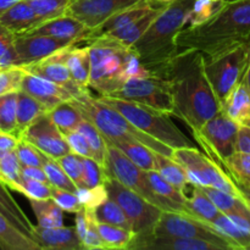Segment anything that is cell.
I'll return each instance as SVG.
<instances>
[{"label": "cell", "instance_id": "1", "mask_svg": "<svg viewBox=\"0 0 250 250\" xmlns=\"http://www.w3.org/2000/svg\"><path fill=\"white\" fill-rule=\"evenodd\" d=\"M166 80L172 98V115L186 122L192 131L199 129L208 120L221 111L205 76L204 58L198 50H180L153 72Z\"/></svg>", "mask_w": 250, "mask_h": 250}, {"label": "cell", "instance_id": "2", "mask_svg": "<svg viewBox=\"0 0 250 250\" xmlns=\"http://www.w3.org/2000/svg\"><path fill=\"white\" fill-rule=\"evenodd\" d=\"M180 50H198L203 58L250 43V0L226 1L209 21L193 27H183L175 37Z\"/></svg>", "mask_w": 250, "mask_h": 250}, {"label": "cell", "instance_id": "3", "mask_svg": "<svg viewBox=\"0 0 250 250\" xmlns=\"http://www.w3.org/2000/svg\"><path fill=\"white\" fill-rule=\"evenodd\" d=\"M194 0H173L165 5L132 50L148 72L153 73L178 53L175 37L183 28Z\"/></svg>", "mask_w": 250, "mask_h": 250}, {"label": "cell", "instance_id": "4", "mask_svg": "<svg viewBox=\"0 0 250 250\" xmlns=\"http://www.w3.org/2000/svg\"><path fill=\"white\" fill-rule=\"evenodd\" d=\"M87 45L90 59L89 87L99 95L110 97L126 81L151 75L129 46L107 39H97Z\"/></svg>", "mask_w": 250, "mask_h": 250}, {"label": "cell", "instance_id": "5", "mask_svg": "<svg viewBox=\"0 0 250 250\" xmlns=\"http://www.w3.org/2000/svg\"><path fill=\"white\" fill-rule=\"evenodd\" d=\"M70 102L80 110L85 120L92 122L97 127L106 143L115 144L119 142L142 143L155 153L168 158L172 156L173 149L142 132L126 117L122 116L117 110L112 109L111 106L100 102L98 98L93 97L88 89L77 97L72 98Z\"/></svg>", "mask_w": 250, "mask_h": 250}, {"label": "cell", "instance_id": "6", "mask_svg": "<svg viewBox=\"0 0 250 250\" xmlns=\"http://www.w3.org/2000/svg\"><path fill=\"white\" fill-rule=\"evenodd\" d=\"M98 99L117 110L133 126L171 149L192 148L193 142L171 121L170 115L141 103L99 95Z\"/></svg>", "mask_w": 250, "mask_h": 250}, {"label": "cell", "instance_id": "7", "mask_svg": "<svg viewBox=\"0 0 250 250\" xmlns=\"http://www.w3.org/2000/svg\"><path fill=\"white\" fill-rule=\"evenodd\" d=\"M171 159L185 168L190 185L212 187L231 194L241 195L237 185L224 167L194 146L173 149Z\"/></svg>", "mask_w": 250, "mask_h": 250}, {"label": "cell", "instance_id": "8", "mask_svg": "<svg viewBox=\"0 0 250 250\" xmlns=\"http://www.w3.org/2000/svg\"><path fill=\"white\" fill-rule=\"evenodd\" d=\"M250 60V43L222 53L214 58H204V71L220 106L225 98L243 78Z\"/></svg>", "mask_w": 250, "mask_h": 250}, {"label": "cell", "instance_id": "9", "mask_svg": "<svg viewBox=\"0 0 250 250\" xmlns=\"http://www.w3.org/2000/svg\"><path fill=\"white\" fill-rule=\"evenodd\" d=\"M103 183L109 198L115 200L128 217L134 236L143 237L153 234L154 227L163 210L105 173Z\"/></svg>", "mask_w": 250, "mask_h": 250}, {"label": "cell", "instance_id": "10", "mask_svg": "<svg viewBox=\"0 0 250 250\" xmlns=\"http://www.w3.org/2000/svg\"><path fill=\"white\" fill-rule=\"evenodd\" d=\"M103 170L105 175L119 181L125 187L133 190L149 203L160 208L163 211H175L166 200L161 199L151 189L148 180V172L132 163L121 150H119L112 144L106 143V159Z\"/></svg>", "mask_w": 250, "mask_h": 250}, {"label": "cell", "instance_id": "11", "mask_svg": "<svg viewBox=\"0 0 250 250\" xmlns=\"http://www.w3.org/2000/svg\"><path fill=\"white\" fill-rule=\"evenodd\" d=\"M238 128L237 122L220 111L199 129L192 132L208 156L221 166L229 156L237 151Z\"/></svg>", "mask_w": 250, "mask_h": 250}, {"label": "cell", "instance_id": "12", "mask_svg": "<svg viewBox=\"0 0 250 250\" xmlns=\"http://www.w3.org/2000/svg\"><path fill=\"white\" fill-rule=\"evenodd\" d=\"M110 97L141 103L161 112L172 115L173 105L170 85L167 81L155 75L131 78Z\"/></svg>", "mask_w": 250, "mask_h": 250}, {"label": "cell", "instance_id": "13", "mask_svg": "<svg viewBox=\"0 0 250 250\" xmlns=\"http://www.w3.org/2000/svg\"><path fill=\"white\" fill-rule=\"evenodd\" d=\"M153 234L207 239V241L219 244L222 250H234L233 247L211 225L200 221L187 214H182V212H161L160 217L154 227Z\"/></svg>", "mask_w": 250, "mask_h": 250}, {"label": "cell", "instance_id": "14", "mask_svg": "<svg viewBox=\"0 0 250 250\" xmlns=\"http://www.w3.org/2000/svg\"><path fill=\"white\" fill-rule=\"evenodd\" d=\"M21 138L33 144L37 149L49 158L58 160L61 156L71 153V149L66 142L65 136L55 126L48 112L39 116L26 131Z\"/></svg>", "mask_w": 250, "mask_h": 250}, {"label": "cell", "instance_id": "15", "mask_svg": "<svg viewBox=\"0 0 250 250\" xmlns=\"http://www.w3.org/2000/svg\"><path fill=\"white\" fill-rule=\"evenodd\" d=\"M139 1L141 0H71L66 15L75 17L88 29H93L116 12Z\"/></svg>", "mask_w": 250, "mask_h": 250}, {"label": "cell", "instance_id": "16", "mask_svg": "<svg viewBox=\"0 0 250 250\" xmlns=\"http://www.w3.org/2000/svg\"><path fill=\"white\" fill-rule=\"evenodd\" d=\"M71 46L72 45L66 46V48L61 49V50L55 51L54 54L37 61V62L22 66V68L26 72L39 76V77L51 81V82L56 83V84L62 85L63 88H66V89L72 93L73 98L77 97L81 93L87 90L88 88H81L80 85L76 84L75 81L71 77L70 70H68L67 65H66V56H67V53Z\"/></svg>", "mask_w": 250, "mask_h": 250}, {"label": "cell", "instance_id": "17", "mask_svg": "<svg viewBox=\"0 0 250 250\" xmlns=\"http://www.w3.org/2000/svg\"><path fill=\"white\" fill-rule=\"evenodd\" d=\"M76 44L75 42L54 38L45 34H15V48L19 56L20 67L37 62L55 51Z\"/></svg>", "mask_w": 250, "mask_h": 250}, {"label": "cell", "instance_id": "18", "mask_svg": "<svg viewBox=\"0 0 250 250\" xmlns=\"http://www.w3.org/2000/svg\"><path fill=\"white\" fill-rule=\"evenodd\" d=\"M132 250H222L219 244L207 239L171 236L136 237L129 246Z\"/></svg>", "mask_w": 250, "mask_h": 250}, {"label": "cell", "instance_id": "19", "mask_svg": "<svg viewBox=\"0 0 250 250\" xmlns=\"http://www.w3.org/2000/svg\"><path fill=\"white\" fill-rule=\"evenodd\" d=\"M21 90L42 103L48 111H50L60 103L68 102L73 98L72 93L63 88L62 85L56 84L51 81L32 75L26 71L22 78Z\"/></svg>", "mask_w": 250, "mask_h": 250}, {"label": "cell", "instance_id": "20", "mask_svg": "<svg viewBox=\"0 0 250 250\" xmlns=\"http://www.w3.org/2000/svg\"><path fill=\"white\" fill-rule=\"evenodd\" d=\"M159 6H164V5H155L153 4L150 0H141L139 2L127 7V9L116 12V14L112 15L111 17L105 20L102 24L95 27V28L89 29L88 33L83 37V39L78 44L90 43V42L100 38V37L109 33V32L115 31V29H119L121 28V27H125L127 26V24L132 23L133 21L141 19L144 15L149 14L151 10L156 9V7Z\"/></svg>", "mask_w": 250, "mask_h": 250}, {"label": "cell", "instance_id": "21", "mask_svg": "<svg viewBox=\"0 0 250 250\" xmlns=\"http://www.w3.org/2000/svg\"><path fill=\"white\" fill-rule=\"evenodd\" d=\"M33 238L41 250H84L75 227L34 226Z\"/></svg>", "mask_w": 250, "mask_h": 250}, {"label": "cell", "instance_id": "22", "mask_svg": "<svg viewBox=\"0 0 250 250\" xmlns=\"http://www.w3.org/2000/svg\"><path fill=\"white\" fill-rule=\"evenodd\" d=\"M88 31L89 29L75 17L70 16V15H62V16L42 22L38 26L26 32H22V33L45 34V36L75 42L76 44H78L82 41L83 37L88 33Z\"/></svg>", "mask_w": 250, "mask_h": 250}, {"label": "cell", "instance_id": "23", "mask_svg": "<svg viewBox=\"0 0 250 250\" xmlns=\"http://www.w3.org/2000/svg\"><path fill=\"white\" fill-rule=\"evenodd\" d=\"M221 111L238 125L250 124V89L244 76L221 103Z\"/></svg>", "mask_w": 250, "mask_h": 250}, {"label": "cell", "instance_id": "24", "mask_svg": "<svg viewBox=\"0 0 250 250\" xmlns=\"http://www.w3.org/2000/svg\"><path fill=\"white\" fill-rule=\"evenodd\" d=\"M41 23L26 0L16 2L0 15V24L11 33L26 32Z\"/></svg>", "mask_w": 250, "mask_h": 250}, {"label": "cell", "instance_id": "25", "mask_svg": "<svg viewBox=\"0 0 250 250\" xmlns=\"http://www.w3.org/2000/svg\"><path fill=\"white\" fill-rule=\"evenodd\" d=\"M165 6V5H164ZM164 6H159L156 9L151 10L149 14L144 15L141 19L136 20L132 23L127 24V26L121 27L119 29H115V31L109 32V33L104 34L100 38L98 39H107V41L116 42V43L122 44L125 46H129L132 48L134 43L138 41L142 37V34L148 29V27L150 26L151 22L155 20V17L158 16L159 12L164 9ZM97 41V39H95Z\"/></svg>", "mask_w": 250, "mask_h": 250}, {"label": "cell", "instance_id": "26", "mask_svg": "<svg viewBox=\"0 0 250 250\" xmlns=\"http://www.w3.org/2000/svg\"><path fill=\"white\" fill-rule=\"evenodd\" d=\"M66 65L76 84L81 88L89 87L90 59L89 46L87 44H75L71 46L66 56Z\"/></svg>", "mask_w": 250, "mask_h": 250}, {"label": "cell", "instance_id": "27", "mask_svg": "<svg viewBox=\"0 0 250 250\" xmlns=\"http://www.w3.org/2000/svg\"><path fill=\"white\" fill-rule=\"evenodd\" d=\"M0 248L4 250H41L37 242L15 226L0 212Z\"/></svg>", "mask_w": 250, "mask_h": 250}, {"label": "cell", "instance_id": "28", "mask_svg": "<svg viewBox=\"0 0 250 250\" xmlns=\"http://www.w3.org/2000/svg\"><path fill=\"white\" fill-rule=\"evenodd\" d=\"M192 194L187 195L185 202L186 214L195 217L207 224H211L220 214L219 209L215 207L209 197L204 193V190L198 186H192Z\"/></svg>", "mask_w": 250, "mask_h": 250}, {"label": "cell", "instance_id": "29", "mask_svg": "<svg viewBox=\"0 0 250 250\" xmlns=\"http://www.w3.org/2000/svg\"><path fill=\"white\" fill-rule=\"evenodd\" d=\"M155 171L170 185L177 188L187 197L192 185L189 183L185 168L171 158L155 153Z\"/></svg>", "mask_w": 250, "mask_h": 250}, {"label": "cell", "instance_id": "30", "mask_svg": "<svg viewBox=\"0 0 250 250\" xmlns=\"http://www.w3.org/2000/svg\"><path fill=\"white\" fill-rule=\"evenodd\" d=\"M48 110L42 103L34 99L33 97L28 95L27 93L20 90L17 93V109H16V119H17V132H19L20 138L22 133L43 114H46Z\"/></svg>", "mask_w": 250, "mask_h": 250}, {"label": "cell", "instance_id": "31", "mask_svg": "<svg viewBox=\"0 0 250 250\" xmlns=\"http://www.w3.org/2000/svg\"><path fill=\"white\" fill-rule=\"evenodd\" d=\"M0 212L4 214L15 226L33 238L34 225L7 192V187L2 182H0Z\"/></svg>", "mask_w": 250, "mask_h": 250}, {"label": "cell", "instance_id": "32", "mask_svg": "<svg viewBox=\"0 0 250 250\" xmlns=\"http://www.w3.org/2000/svg\"><path fill=\"white\" fill-rule=\"evenodd\" d=\"M48 115L63 136L70 133V132L76 131L81 122L84 120L80 110L70 100L58 104L50 111H48Z\"/></svg>", "mask_w": 250, "mask_h": 250}, {"label": "cell", "instance_id": "33", "mask_svg": "<svg viewBox=\"0 0 250 250\" xmlns=\"http://www.w3.org/2000/svg\"><path fill=\"white\" fill-rule=\"evenodd\" d=\"M146 172H148V180L149 183H150V187L155 192V194L159 195L161 199L166 200L176 212L186 214L185 202L187 197L181 190L173 187L172 185L166 182L155 170L146 171Z\"/></svg>", "mask_w": 250, "mask_h": 250}, {"label": "cell", "instance_id": "34", "mask_svg": "<svg viewBox=\"0 0 250 250\" xmlns=\"http://www.w3.org/2000/svg\"><path fill=\"white\" fill-rule=\"evenodd\" d=\"M104 249H129L134 238V232L114 225L97 222Z\"/></svg>", "mask_w": 250, "mask_h": 250}, {"label": "cell", "instance_id": "35", "mask_svg": "<svg viewBox=\"0 0 250 250\" xmlns=\"http://www.w3.org/2000/svg\"><path fill=\"white\" fill-rule=\"evenodd\" d=\"M112 146L121 150L132 163L136 164L142 170H155V151L149 149L144 144L132 143V142H119V143H115Z\"/></svg>", "mask_w": 250, "mask_h": 250}, {"label": "cell", "instance_id": "36", "mask_svg": "<svg viewBox=\"0 0 250 250\" xmlns=\"http://www.w3.org/2000/svg\"><path fill=\"white\" fill-rule=\"evenodd\" d=\"M32 210L41 227H58L63 225L62 210L53 199L29 200Z\"/></svg>", "mask_w": 250, "mask_h": 250}, {"label": "cell", "instance_id": "37", "mask_svg": "<svg viewBox=\"0 0 250 250\" xmlns=\"http://www.w3.org/2000/svg\"><path fill=\"white\" fill-rule=\"evenodd\" d=\"M222 167L234 183L250 186V154L234 151L222 163Z\"/></svg>", "mask_w": 250, "mask_h": 250}, {"label": "cell", "instance_id": "38", "mask_svg": "<svg viewBox=\"0 0 250 250\" xmlns=\"http://www.w3.org/2000/svg\"><path fill=\"white\" fill-rule=\"evenodd\" d=\"M226 0H194L192 9L186 17L185 26L193 27L209 21L224 7Z\"/></svg>", "mask_w": 250, "mask_h": 250}, {"label": "cell", "instance_id": "39", "mask_svg": "<svg viewBox=\"0 0 250 250\" xmlns=\"http://www.w3.org/2000/svg\"><path fill=\"white\" fill-rule=\"evenodd\" d=\"M17 93L0 95V132L10 133L20 139L16 119Z\"/></svg>", "mask_w": 250, "mask_h": 250}, {"label": "cell", "instance_id": "40", "mask_svg": "<svg viewBox=\"0 0 250 250\" xmlns=\"http://www.w3.org/2000/svg\"><path fill=\"white\" fill-rule=\"evenodd\" d=\"M77 131L81 132L84 136V138L87 139L90 150H92V158L102 167H104L105 159H106V142L103 138L97 127L92 122L84 119L81 122L80 126L77 127Z\"/></svg>", "mask_w": 250, "mask_h": 250}, {"label": "cell", "instance_id": "41", "mask_svg": "<svg viewBox=\"0 0 250 250\" xmlns=\"http://www.w3.org/2000/svg\"><path fill=\"white\" fill-rule=\"evenodd\" d=\"M21 181V164L15 150L0 156V182L10 189L19 192Z\"/></svg>", "mask_w": 250, "mask_h": 250}, {"label": "cell", "instance_id": "42", "mask_svg": "<svg viewBox=\"0 0 250 250\" xmlns=\"http://www.w3.org/2000/svg\"><path fill=\"white\" fill-rule=\"evenodd\" d=\"M94 214L99 222H105V224L114 225V226H119L132 231L128 217L125 215L124 210L120 208V205L111 198H107L102 205H99L94 210Z\"/></svg>", "mask_w": 250, "mask_h": 250}, {"label": "cell", "instance_id": "43", "mask_svg": "<svg viewBox=\"0 0 250 250\" xmlns=\"http://www.w3.org/2000/svg\"><path fill=\"white\" fill-rule=\"evenodd\" d=\"M38 17L39 22L66 15L71 0H26Z\"/></svg>", "mask_w": 250, "mask_h": 250}, {"label": "cell", "instance_id": "44", "mask_svg": "<svg viewBox=\"0 0 250 250\" xmlns=\"http://www.w3.org/2000/svg\"><path fill=\"white\" fill-rule=\"evenodd\" d=\"M42 167H43L46 176V180H48V183L51 187L60 188V189H65L72 193L77 192L76 185L70 180V177L66 175L65 171L61 168V166L59 165L58 161L45 155Z\"/></svg>", "mask_w": 250, "mask_h": 250}, {"label": "cell", "instance_id": "45", "mask_svg": "<svg viewBox=\"0 0 250 250\" xmlns=\"http://www.w3.org/2000/svg\"><path fill=\"white\" fill-rule=\"evenodd\" d=\"M20 66L19 56L15 48V34L7 29L0 33V68Z\"/></svg>", "mask_w": 250, "mask_h": 250}, {"label": "cell", "instance_id": "46", "mask_svg": "<svg viewBox=\"0 0 250 250\" xmlns=\"http://www.w3.org/2000/svg\"><path fill=\"white\" fill-rule=\"evenodd\" d=\"M59 165L61 166L66 175L70 177L76 185L77 188H84V183H83V165H82V156L77 155L75 153H68L66 155L61 156L56 160Z\"/></svg>", "mask_w": 250, "mask_h": 250}, {"label": "cell", "instance_id": "47", "mask_svg": "<svg viewBox=\"0 0 250 250\" xmlns=\"http://www.w3.org/2000/svg\"><path fill=\"white\" fill-rule=\"evenodd\" d=\"M15 153H16L21 166H39V167L43 166L45 154L42 153L39 149H37L33 144L27 142L26 139H19Z\"/></svg>", "mask_w": 250, "mask_h": 250}, {"label": "cell", "instance_id": "48", "mask_svg": "<svg viewBox=\"0 0 250 250\" xmlns=\"http://www.w3.org/2000/svg\"><path fill=\"white\" fill-rule=\"evenodd\" d=\"M76 194H77L82 207L87 210H93V211L109 198L104 183L92 188H77Z\"/></svg>", "mask_w": 250, "mask_h": 250}, {"label": "cell", "instance_id": "49", "mask_svg": "<svg viewBox=\"0 0 250 250\" xmlns=\"http://www.w3.org/2000/svg\"><path fill=\"white\" fill-rule=\"evenodd\" d=\"M19 193L23 194L28 200L51 199V186L41 181L22 177Z\"/></svg>", "mask_w": 250, "mask_h": 250}, {"label": "cell", "instance_id": "50", "mask_svg": "<svg viewBox=\"0 0 250 250\" xmlns=\"http://www.w3.org/2000/svg\"><path fill=\"white\" fill-rule=\"evenodd\" d=\"M23 75L24 70L20 66L0 68V95L20 92Z\"/></svg>", "mask_w": 250, "mask_h": 250}, {"label": "cell", "instance_id": "51", "mask_svg": "<svg viewBox=\"0 0 250 250\" xmlns=\"http://www.w3.org/2000/svg\"><path fill=\"white\" fill-rule=\"evenodd\" d=\"M51 199L60 207L62 211L70 212V214H76L78 210L83 208L76 193L60 189V188L51 187Z\"/></svg>", "mask_w": 250, "mask_h": 250}, {"label": "cell", "instance_id": "52", "mask_svg": "<svg viewBox=\"0 0 250 250\" xmlns=\"http://www.w3.org/2000/svg\"><path fill=\"white\" fill-rule=\"evenodd\" d=\"M87 231H85L84 237L82 239L83 248L87 250H95V249H104L102 237H100L99 231L97 226V217L93 210H87Z\"/></svg>", "mask_w": 250, "mask_h": 250}, {"label": "cell", "instance_id": "53", "mask_svg": "<svg viewBox=\"0 0 250 250\" xmlns=\"http://www.w3.org/2000/svg\"><path fill=\"white\" fill-rule=\"evenodd\" d=\"M83 165V183L85 188H92L95 186L103 185L104 180V170L102 166L92 158L82 156Z\"/></svg>", "mask_w": 250, "mask_h": 250}, {"label": "cell", "instance_id": "54", "mask_svg": "<svg viewBox=\"0 0 250 250\" xmlns=\"http://www.w3.org/2000/svg\"><path fill=\"white\" fill-rule=\"evenodd\" d=\"M65 139L66 142H67L68 146H70L72 153L77 154V155L80 156L92 158V150H90L87 139H85L84 136H83L81 132H78L77 129L65 134Z\"/></svg>", "mask_w": 250, "mask_h": 250}, {"label": "cell", "instance_id": "55", "mask_svg": "<svg viewBox=\"0 0 250 250\" xmlns=\"http://www.w3.org/2000/svg\"><path fill=\"white\" fill-rule=\"evenodd\" d=\"M237 150L250 154V124L239 125L237 134Z\"/></svg>", "mask_w": 250, "mask_h": 250}, {"label": "cell", "instance_id": "56", "mask_svg": "<svg viewBox=\"0 0 250 250\" xmlns=\"http://www.w3.org/2000/svg\"><path fill=\"white\" fill-rule=\"evenodd\" d=\"M17 143H19V138L10 133H4L0 132V156L5 155V154L14 151L16 149Z\"/></svg>", "mask_w": 250, "mask_h": 250}, {"label": "cell", "instance_id": "57", "mask_svg": "<svg viewBox=\"0 0 250 250\" xmlns=\"http://www.w3.org/2000/svg\"><path fill=\"white\" fill-rule=\"evenodd\" d=\"M21 173L22 177L48 183L43 167H39V166H21Z\"/></svg>", "mask_w": 250, "mask_h": 250}, {"label": "cell", "instance_id": "58", "mask_svg": "<svg viewBox=\"0 0 250 250\" xmlns=\"http://www.w3.org/2000/svg\"><path fill=\"white\" fill-rule=\"evenodd\" d=\"M76 231H77V234L78 237H80L81 242H82L83 237H84L85 234V231H87V211H85L84 208H82V209L78 210L77 212H76Z\"/></svg>", "mask_w": 250, "mask_h": 250}, {"label": "cell", "instance_id": "59", "mask_svg": "<svg viewBox=\"0 0 250 250\" xmlns=\"http://www.w3.org/2000/svg\"><path fill=\"white\" fill-rule=\"evenodd\" d=\"M237 187H238L239 193H241L242 197L247 200V202L250 204V186H244V185H238L236 183Z\"/></svg>", "mask_w": 250, "mask_h": 250}, {"label": "cell", "instance_id": "60", "mask_svg": "<svg viewBox=\"0 0 250 250\" xmlns=\"http://www.w3.org/2000/svg\"><path fill=\"white\" fill-rule=\"evenodd\" d=\"M19 1H21V0H0V15Z\"/></svg>", "mask_w": 250, "mask_h": 250}, {"label": "cell", "instance_id": "61", "mask_svg": "<svg viewBox=\"0 0 250 250\" xmlns=\"http://www.w3.org/2000/svg\"><path fill=\"white\" fill-rule=\"evenodd\" d=\"M244 78H246V82H247V84H248V87L250 89V60H249V63H248V67H247V70H246V73H244Z\"/></svg>", "mask_w": 250, "mask_h": 250}, {"label": "cell", "instance_id": "62", "mask_svg": "<svg viewBox=\"0 0 250 250\" xmlns=\"http://www.w3.org/2000/svg\"><path fill=\"white\" fill-rule=\"evenodd\" d=\"M150 1L155 5H167L172 2L173 0H150Z\"/></svg>", "mask_w": 250, "mask_h": 250}, {"label": "cell", "instance_id": "63", "mask_svg": "<svg viewBox=\"0 0 250 250\" xmlns=\"http://www.w3.org/2000/svg\"><path fill=\"white\" fill-rule=\"evenodd\" d=\"M4 29H5V28H4V27H2V26H1V24H0V33H1V32H2V31H4Z\"/></svg>", "mask_w": 250, "mask_h": 250}, {"label": "cell", "instance_id": "64", "mask_svg": "<svg viewBox=\"0 0 250 250\" xmlns=\"http://www.w3.org/2000/svg\"><path fill=\"white\" fill-rule=\"evenodd\" d=\"M226 1H234V0H226Z\"/></svg>", "mask_w": 250, "mask_h": 250}]
</instances>
